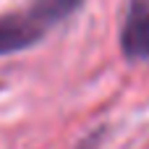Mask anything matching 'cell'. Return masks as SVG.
<instances>
[{"label": "cell", "mask_w": 149, "mask_h": 149, "mask_svg": "<svg viewBox=\"0 0 149 149\" xmlns=\"http://www.w3.org/2000/svg\"><path fill=\"white\" fill-rule=\"evenodd\" d=\"M45 31V24L37 21L31 13H10V16H0V55L24 50L29 45H34Z\"/></svg>", "instance_id": "6da1fadb"}, {"label": "cell", "mask_w": 149, "mask_h": 149, "mask_svg": "<svg viewBox=\"0 0 149 149\" xmlns=\"http://www.w3.org/2000/svg\"><path fill=\"white\" fill-rule=\"evenodd\" d=\"M120 45L131 60H149V8L131 10V16L123 26Z\"/></svg>", "instance_id": "7a4b0ae2"}, {"label": "cell", "mask_w": 149, "mask_h": 149, "mask_svg": "<svg viewBox=\"0 0 149 149\" xmlns=\"http://www.w3.org/2000/svg\"><path fill=\"white\" fill-rule=\"evenodd\" d=\"M29 5H31L29 13L47 26L52 21H60V18L71 16L81 5V0H29Z\"/></svg>", "instance_id": "3957f363"}]
</instances>
